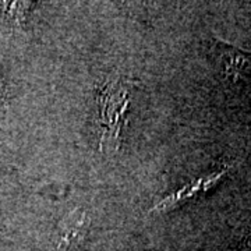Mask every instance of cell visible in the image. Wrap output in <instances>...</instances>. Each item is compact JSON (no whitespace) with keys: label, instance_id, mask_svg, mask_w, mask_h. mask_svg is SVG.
<instances>
[{"label":"cell","instance_id":"cell-1","mask_svg":"<svg viewBox=\"0 0 251 251\" xmlns=\"http://www.w3.org/2000/svg\"><path fill=\"white\" fill-rule=\"evenodd\" d=\"M130 82L126 80L106 81L98 92L100 151H116L119 135L125 127L126 113L130 105Z\"/></svg>","mask_w":251,"mask_h":251},{"label":"cell","instance_id":"cell-2","mask_svg":"<svg viewBox=\"0 0 251 251\" xmlns=\"http://www.w3.org/2000/svg\"><path fill=\"white\" fill-rule=\"evenodd\" d=\"M88 229V215L81 208L74 209L59 225L54 251H77Z\"/></svg>","mask_w":251,"mask_h":251},{"label":"cell","instance_id":"cell-3","mask_svg":"<svg viewBox=\"0 0 251 251\" xmlns=\"http://www.w3.org/2000/svg\"><path fill=\"white\" fill-rule=\"evenodd\" d=\"M221 176H222V172H221V173H216L215 176H211V177H208V179H201L198 180V181L191 183V184H188V186L183 187L181 190H179V191L171 194L169 197L162 200L161 202H158L156 205L153 206L152 209H151V212H165V211H169V209L175 208V206L177 205V204H180V202L186 201L187 198L193 197L194 194H197L198 191L205 190V188H208L209 186H212Z\"/></svg>","mask_w":251,"mask_h":251},{"label":"cell","instance_id":"cell-4","mask_svg":"<svg viewBox=\"0 0 251 251\" xmlns=\"http://www.w3.org/2000/svg\"><path fill=\"white\" fill-rule=\"evenodd\" d=\"M31 7L27 1H0V17L13 27H23Z\"/></svg>","mask_w":251,"mask_h":251},{"label":"cell","instance_id":"cell-5","mask_svg":"<svg viewBox=\"0 0 251 251\" xmlns=\"http://www.w3.org/2000/svg\"><path fill=\"white\" fill-rule=\"evenodd\" d=\"M3 98H4V81H3V77L0 74V103H1Z\"/></svg>","mask_w":251,"mask_h":251}]
</instances>
